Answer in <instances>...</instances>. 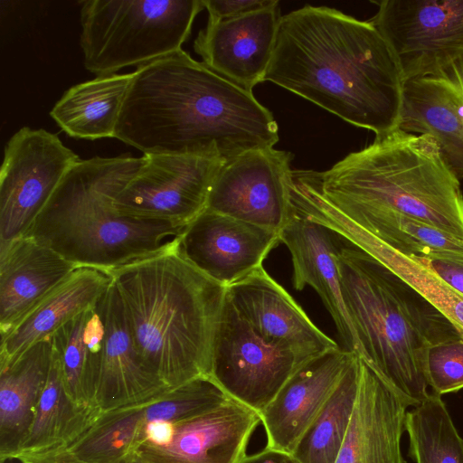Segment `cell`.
Returning a JSON list of instances; mask_svg holds the SVG:
<instances>
[{
	"label": "cell",
	"instance_id": "obj_26",
	"mask_svg": "<svg viewBox=\"0 0 463 463\" xmlns=\"http://www.w3.org/2000/svg\"><path fill=\"white\" fill-rule=\"evenodd\" d=\"M131 73L97 76L68 89L50 111L68 136L86 140L115 137Z\"/></svg>",
	"mask_w": 463,
	"mask_h": 463
},
{
	"label": "cell",
	"instance_id": "obj_9",
	"mask_svg": "<svg viewBox=\"0 0 463 463\" xmlns=\"http://www.w3.org/2000/svg\"><path fill=\"white\" fill-rule=\"evenodd\" d=\"M307 360L264 340L226 296L213 340L211 377L228 396L260 413Z\"/></svg>",
	"mask_w": 463,
	"mask_h": 463
},
{
	"label": "cell",
	"instance_id": "obj_36",
	"mask_svg": "<svg viewBox=\"0 0 463 463\" xmlns=\"http://www.w3.org/2000/svg\"><path fill=\"white\" fill-rule=\"evenodd\" d=\"M240 463H298L290 454L268 447L260 451L245 456Z\"/></svg>",
	"mask_w": 463,
	"mask_h": 463
},
{
	"label": "cell",
	"instance_id": "obj_34",
	"mask_svg": "<svg viewBox=\"0 0 463 463\" xmlns=\"http://www.w3.org/2000/svg\"><path fill=\"white\" fill-rule=\"evenodd\" d=\"M11 459L19 463H87L79 458L68 446H56L38 450H23Z\"/></svg>",
	"mask_w": 463,
	"mask_h": 463
},
{
	"label": "cell",
	"instance_id": "obj_29",
	"mask_svg": "<svg viewBox=\"0 0 463 463\" xmlns=\"http://www.w3.org/2000/svg\"><path fill=\"white\" fill-rule=\"evenodd\" d=\"M99 412L80 408L71 400L59 357L52 348L50 369L30 432L19 451L70 446L91 425Z\"/></svg>",
	"mask_w": 463,
	"mask_h": 463
},
{
	"label": "cell",
	"instance_id": "obj_25",
	"mask_svg": "<svg viewBox=\"0 0 463 463\" xmlns=\"http://www.w3.org/2000/svg\"><path fill=\"white\" fill-rule=\"evenodd\" d=\"M52 356L50 336L0 361V457L10 459L28 437Z\"/></svg>",
	"mask_w": 463,
	"mask_h": 463
},
{
	"label": "cell",
	"instance_id": "obj_8",
	"mask_svg": "<svg viewBox=\"0 0 463 463\" xmlns=\"http://www.w3.org/2000/svg\"><path fill=\"white\" fill-rule=\"evenodd\" d=\"M80 160L55 135L21 128L0 170V242L24 237L67 172Z\"/></svg>",
	"mask_w": 463,
	"mask_h": 463
},
{
	"label": "cell",
	"instance_id": "obj_14",
	"mask_svg": "<svg viewBox=\"0 0 463 463\" xmlns=\"http://www.w3.org/2000/svg\"><path fill=\"white\" fill-rule=\"evenodd\" d=\"M279 243L276 232L205 209L187 225L175 250L227 288L261 267Z\"/></svg>",
	"mask_w": 463,
	"mask_h": 463
},
{
	"label": "cell",
	"instance_id": "obj_32",
	"mask_svg": "<svg viewBox=\"0 0 463 463\" xmlns=\"http://www.w3.org/2000/svg\"><path fill=\"white\" fill-rule=\"evenodd\" d=\"M424 374L431 392L441 396L463 388V339L434 345L427 350Z\"/></svg>",
	"mask_w": 463,
	"mask_h": 463
},
{
	"label": "cell",
	"instance_id": "obj_21",
	"mask_svg": "<svg viewBox=\"0 0 463 463\" xmlns=\"http://www.w3.org/2000/svg\"><path fill=\"white\" fill-rule=\"evenodd\" d=\"M105 340L95 403L110 411L168 389L145 364L134 344L117 288L111 280L99 298Z\"/></svg>",
	"mask_w": 463,
	"mask_h": 463
},
{
	"label": "cell",
	"instance_id": "obj_10",
	"mask_svg": "<svg viewBox=\"0 0 463 463\" xmlns=\"http://www.w3.org/2000/svg\"><path fill=\"white\" fill-rule=\"evenodd\" d=\"M145 163L117 194L116 212L125 217L187 227L207 205L224 160L188 155H144Z\"/></svg>",
	"mask_w": 463,
	"mask_h": 463
},
{
	"label": "cell",
	"instance_id": "obj_2",
	"mask_svg": "<svg viewBox=\"0 0 463 463\" xmlns=\"http://www.w3.org/2000/svg\"><path fill=\"white\" fill-rule=\"evenodd\" d=\"M264 80L376 137L399 128L403 80L370 20L309 5L282 15Z\"/></svg>",
	"mask_w": 463,
	"mask_h": 463
},
{
	"label": "cell",
	"instance_id": "obj_24",
	"mask_svg": "<svg viewBox=\"0 0 463 463\" xmlns=\"http://www.w3.org/2000/svg\"><path fill=\"white\" fill-rule=\"evenodd\" d=\"M111 280L109 270L76 267L1 337L0 361L8 360L49 337L68 320L92 306Z\"/></svg>",
	"mask_w": 463,
	"mask_h": 463
},
{
	"label": "cell",
	"instance_id": "obj_4",
	"mask_svg": "<svg viewBox=\"0 0 463 463\" xmlns=\"http://www.w3.org/2000/svg\"><path fill=\"white\" fill-rule=\"evenodd\" d=\"M342 294L362 358L410 406L430 394L429 347L461 338L451 322L381 261L340 237Z\"/></svg>",
	"mask_w": 463,
	"mask_h": 463
},
{
	"label": "cell",
	"instance_id": "obj_18",
	"mask_svg": "<svg viewBox=\"0 0 463 463\" xmlns=\"http://www.w3.org/2000/svg\"><path fill=\"white\" fill-rule=\"evenodd\" d=\"M281 16L278 1L244 15L208 21L194 49L213 71L252 91L265 81Z\"/></svg>",
	"mask_w": 463,
	"mask_h": 463
},
{
	"label": "cell",
	"instance_id": "obj_22",
	"mask_svg": "<svg viewBox=\"0 0 463 463\" xmlns=\"http://www.w3.org/2000/svg\"><path fill=\"white\" fill-rule=\"evenodd\" d=\"M76 267L29 236L0 242L1 337Z\"/></svg>",
	"mask_w": 463,
	"mask_h": 463
},
{
	"label": "cell",
	"instance_id": "obj_15",
	"mask_svg": "<svg viewBox=\"0 0 463 463\" xmlns=\"http://www.w3.org/2000/svg\"><path fill=\"white\" fill-rule=\"evenodd\" d=\"M399 128L430 136L463 179V52L428 75L403 81Z\"/></svg>",
	"mask_w": 463,
	"mask_h": 463
},
{
	"label": "cell",
	"instance_id": "obj_1",
	"mask_svg": "<svg viewBox=\"0 0 463 463\" xmlns=\"http://www.w3.org/2000/svg\"><path fill=\"white\" fill-rule=\"evenodd\" d=\"M114 138L144 155L227 161L273 147L279 128L252 91L180 50L134 71Z\"/></svg>",
	"mask_w": 463,
	"mask_h": 463
},
{
	"label": "cell",
	"instance_id": "obj_31",
	"mask_svg": "<svg viewBox=\"0 0 463 463\" xmlns=\"http://www.w3.org/2000/svg\"><path fill=\"white\" fill-rule=\"evenodd\" d=\"M405 430L415 463H463V438L439 395L430 392L407 411Z\"/></svg>",
	"mask_w": 463,
	"mask_h": 463
},
{
	"label": "cell",
	"instance_id": "obj_28",
	"mask_svg": "<svg viewBox=\"0 0 463 463\" xmlns=\"http://www.w3.org/2000/svg\"><path fill=\"white\" fill-rule=\"evenodd\" d=\"M337 212L407 257L463 260V241L424 222L392 211L353 209Z\"/></svg>",
	"mask_w": 463,
	"mask_h": 463
},
{
	"label": "cell",
	"instance_id": "obj_7",
	"mask_svg": "<svg viewBox=\"0 0 463 463\" xmlns=\"http://www.w3.org/2000/svg\"><path fill=\"white\" fill-rule=\"evenodd\" d=\"M84 67L97 76L140 68L182 50L203 0H86L80 3Z\"/></svg>",
	"mask_w": 463,
	"mask_h": 463
},
{
	"label": "cell",
	"instance_id": "obj_11",
	"mask_svg": "<svg viewBox=\"0 0 463 463\" xmlns=\"http://www.w3.org/2000/svg\"><path fill=\"white\" fill-rule=\"evenodd\" d=\"M370 20L403 81L430 74L463 52V0H383Z\"/></svg>",
	"mask_w": 463,
	"mask_h": 463
},
{
	"label": "cell",
	"instance_id": "obj_6",
	"mask_svg": "<svg viewBox=\"0 0 463 463\" xmlns=\"http://www.w3.org/2000/svg\"><path fill=\"white\" fill-rule=\"evenodd\" d=\"M298 172L337 211H392L463 241L460 183L430 136L397 128L326 171Z\"/></svg>",
	"mask_w": 463,
	"mask_h": 463
},
{
	"label": "cell",
	"instance_id": "obj_5",
	"mask_svg": "<svg viewBox=\"0 0 463 463\" xmlns=\"http://www.w3.org/2000/svg\"><path fill=\"white\" fill-rule=\"evenodd\" d=\"M145 160L129 155L80 159L25 236L77 267L107 270L172 249L186 227L125 217L113 206Z\"/></svg>",
	"mask_w": 463,
	"mask_h": 463
},
{
	"label": "cell",
	"instance_id": "obj_12",
	"mask_svg": "<svg viewBox=\"0 0 463 463\" xmlns=\"http://www.w3.org/2000/svg\"><path fill=\"white\" fill-rule=\"evenodd\" d=\"M292 154L258 148L224 161L211 187L206 210L280 234L293 211Z\"/></svg>",
	"mask_w": 463,
	"mask_h": 463
},
{
	"label": "cell",
	"instance_id": "obj_16",
	"mask_svg": "<svg viewBox=\"0 0 463 463\" xmlns=\"http://www.w3.org/2000/svg\"><path fill=\"white\" fill-rule=\"evenodd\" d=\"M356 356L339 346L301 364L260 413L266 447L292 455Z\"/></svg>",
	"mask_w": 463,
	"mask_h": 463
},
{
	"label": "cell",
	"instance_id": "obj_33",
	"mask_svg": "<svg viewBox=\"0 0 463 463\" xmlns=\"http://www.w3.org/2000/svg\"><path fill=\"white\" fill-rule=\"evenodd\" d=\"M277 0H203L208 11V21L215 22L234 18L270 6Z\"/></svg>",
	"mask_w": 463,
	"mask_h": 463
},
{
	"label": "cell",
	"instance_id": "obj_17",
	"mask_svg": "<svg viewBox=\"0 0 463 463\" xmlns=\"http://www.w3.org/2000/svg\"><path fill=\"white\" fill-rule=\"evenodd\" d=\"M237 312L267 342L310 359L339 347L263 266L226 288Z\"/></svg>",
	"mask_w": 463,
	"mask_h": 463
},
{
	"label": "cell",
	"instance_id": "obj_20",
	"mask_svg": "<svg viewBox=\"0 0 463 463\" xmlns=\"http://www.w3.org/2000/svg\"><path fill=\"white\" fill-rule=\"evenodd\" d=\"M408 407L361 358L357 396L335 463H406L401 439Z\"/></svg>",
	"mask_w": 463,
	"mask_h": 463
},
{
	"label": "cell",
	"instance_id": "obj_27",
	"mask_svg": "<svg viewBox=\"0 0 463 463\" xmlns=\"http://www.w3.org/2000/svg\"><path fill=\"white\" fill-rule=\"evenodd\" d=\"M99 298L50 335L70 397L90 411H99L95 397L105 340Z\"/></svg>",
	"mask_w": 463,
	"mask_h": 463
},
{
	"label": "cell",
	"instance_id": "obj_19",
	"mask_svg": "<svg viewBox=\"0 0 463 463\" xmlns=\"http://www.w3.org/2000/svg\"><path fill=\"white\" fill-rule=\"evenodd\" d=\"M279 238L291 256L295 289L301 291L307 285L317 291L332 317L342 348L359 356V343L344 302L336 261L340 236L293 208Z\"/></svg>",
	"mask_w": 463,
	"mask_h": 463
},
{
	"label": "cell",
	"instance_id": "obj_35",
	"mask_svg": "<svg viewBox=\"0 0 463 463\" xmlns=\"http://www.w3.org/2000/svg\"><path fill=\"white\" fill-rule=\"evenodd\" d=\"M420 259L440 279L463 296V260Z\"/></svg>",
	"mask_w": 463,
	"mask_h": 463
},
{
	"label": "cell",
	"instance_id": "obj_3",
	"mask_svg": "<svg viewBox=\"0 0 463 463\" xmlns=\"http://www.w3.org/2000/svg\"><path fill=\"white\" fill-rule=\"evenodd\" d=\"M109 272L146 367L168 388L211 376L226 287L186 260L175 246Z\"/></svg>",
	"mask_w": 463,
	"mask_h": 463
},
{
	"label": "cell",
	"instance_id": "obj_30",
	"mask_svg": "<svg viewBox=\"0 0 463 463\" xmlns=\"http://www.w3.org/2000/svg\"><path fill=\"white\" fill-rule=\"evenodd\" d=\"M360 371L361 358L357 355L298 441L291 455L298 463H335L354 407Z\"/></svg>",
	"mask_w": 463,
	"mask_h": 463
},
{
	"label": "cell",
	"instance_id": "obj_37",
	"mask_svg": "<svg viewBox=\"0 0 463 463\" xmlns=\"http://www.w3.org/2000/svg\"><path fill=\"white\" fill-rule=\"evenodd\" d=\"M122 463H142V462H139V461H137V460L130 459V460L124 461V462H122Z\"/></svg>",
	"mask_w": 463,
	"mask_h": 463
},
{
	"label": "cell",
	"instance_id": "obj_13",
	"mask_svg": "<svg viewBox=\"0 0 463 463\" xmlns=\"http://www.w3.org/2000/svg\"><path fill=\"white\" fill-rule=\"evenodd\" d=\"M261 423L260 413L229 397L203 413L171 422L167 441L142 444L128 459L142 463H240Z\"/></svg>",
	"mask_w": 463,
	"mask_h": 463
},
{
	"label": "cell",
	"instance_id": "obj_23",
	"mask_svg": "<svg viewBox=\"0 0 463 463\" xmlns=\"http://www.w3.org/2000/svg\"><path fill=\"white\" fill-rule=\"evenodd\" d=\"M306 213L388 267L441 312L463 339V296L420 258L393 250L338 213L320 195L310 200Z\"/></svg>",
	"mask_w": 463,
	"mask_h": 463
}]
</instances>
